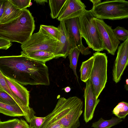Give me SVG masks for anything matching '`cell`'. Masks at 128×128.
Instances as JSON below:
<instances>
[{"label":"cell","mask_w":128,"mask_h":128,"mask_svg":"<svg viewBox=\"0 0 128 128\" xmlns=\"http://www.w3.org/2000/svg\"><path fill=\"white\" fill-rule=\"evenodd\" d=\"M39 31L52 38L59 41L60 31L58 28L53 26L41 25Z\"/></svg>","instance_id":"21"},{"label":"cell","mask_w":128,"mask_h":128,"mask_svg":"<svg viewBox=\"0 0 128 128\" xmlns=\"http://www.w3.org/2000/svg\"><path fill=\"white\" fill-rule=\"evenodd\" d=\"M66 0H49V5L50 10V16L52 18H58Z\"/></svg>","instance_id":"19"},{"label":"cell","mask_w":128,"mask_h":128,"mask_svg":"<svg viewBox=\"0 0 128 128\" xmlns=\"http://www.w3.org/2000/svg\"><path fill=\"white\" fill-rule=\"evenodd\" d=\"M101 38L104 50L114 55L120 42L116 37L111 27L107 24L102 20L94 18Z\"/></svg>","instance_id":"7"},{"label":"cell","mask_w":128,"mask_h":128,"mask_svg":"<svg viewBox=\"0 0 128 128\" xmlns=\"http://www.w3.org/2000/svg\"><path fill=\"white\" fill-rule=\"evenodd\" d=\"M91 10L96 18L101 20L127 18L128 2L125 0H106L93 5Z\"/></svg>","instance_id":"3"},{"label":"cell","mask_w":128,"mask_h":128,"mask_svg":"<svg viewBox=\"0 0 128 128\" xmlns=\"http://www.w3.org/2000/svg\"><path fill=\"white\" fill-rule=\"evenodd\" d=\"M49 128H63V126L60 124L56 122L52 125Z\"/></svg>","instance_id":"32"},{"label":"cell","mask_w":128,"mask_h":128,"mask_svg":"<svg viewBox=\"0 0 128 128\" xmlns=\"http://www.w3.org/2000/svg\"><path fill=\"white\" fill-rule=\"evenodd\" d=\"M36 3L40 4L43 5L45 4V3L48 2V0H35Z\"/></svg>","instance_id":"33"},{"label":"cell","mask_w":128,"mask_h":128,"mask_svg":"<svg viewBox=\"0 0 128 128\" xmlns=\"http://www.w3.org/2000/svg\"><path fill=\"white\" fill-rule=\"evenodd\" d=\"M1 122V121L0 120V122Z\"/></svg>","instance_id":"37"},{"label":"cell","mask_w":128,"mask_h":128,"mask_svg":"<svg viewBox=\"0 0 128 128\" xmlns=\"http://www.w3.org/2000/svg\"><path fill=\"white\" fill-rule=\"evenodd\" d=\"M94 62L90 77L91 81L96 97L98 98L104 88L107 80V56L106 53L96 52L93 54Z\"/></svg>","instance_id":"5"},{"label":"cell","mask_w":128,"mask_h":128,"mask_svg":"<svg viewBox=\"0 0 128 128\" xmlns=\"http://www.w3.org/2000/svg\"><path fill=\"white\" fill-rule=\"evenodd\" d=\"M94 60L93 55L87 60L83 62L82 64L80 70V79L84 82H86L90 78Z\"/></svg>","instance_id":"17"},{"label":"cell","mask_w":128,"mask_h":128,"mask_svg":"<svg viewBox=\"0 0 128 128\" xmlns=\"http://www.w3.org/2000/svg\"><path fill=\"white\" fill-rule=\"evenodd\" d=\"M8 0H0V20L4 11Z\"/></svg>","instance_id":"31"},{"label":"cell","mask_w":128,"mask_h":128,"mask_svg":"<svg viewBox=\"0 0 128 128\" xmlns=\"http://www.w3.org/2000/svg\"><path fill=\"white\" fill-rule=\"evenodd\" d=\"M84 97L85 107L83 116L86 123L93 118L96 108L100 100L97 98L93 85L90 80L86 82Z\"/></svg>","instance_id":"10"},{"label":"cell","mask_w":128,"mask_h":128,"mask_svg":"<svg viewBox=\"0 0 128 128\" xmlns=\"http://www.w3.org/2000/svg\"><path fill=\"white\" fill-rule=\"evenodd\" d=\"M91 10H86L79 18L81 36L90 48L96 52L104 50L102 41Z\"/></svg>","instance_id":"4"},{"label":"cell","mask_w":128,"mask_h":128,"mask_svg":"<svg viewBox=\"0 0 128 128\" xmlns=\"http://www.w3.org/2000/svg\"><path fill=\"white\" fill-rule=\"evenodd\" d=\"M22 10L16 8L10 1L8 0L4 12L0 20V24L8 22L18 17Z\"/></svg>","instance_id":"15"},{"label":"cell","mask_w":128,"mask_h":128,"mask_svg":"<svg viewBox=\"0 0 128 128\" xmlns=\"http://www.w3.org/2000/svg\"><path fill=\"white\" fill-rule=\"evenodd\" d=\"M86 8L80 0H66L57 19L60 21L79 17L86 11Z\"/></svg>","instance_id":"11"},{"label":"cell","mask_w":128,"mask_h":128,"mask_svg":"<svg viewBox=\"0 0 128 128\" xmlns=\"http://www.w3.org/2000/svg\"><path fill=\"white\" fill-rule=\"evenodd\" d=\"M21 54L32 60L45 63L56 57L54 53L42 50L27 53L21 52Z\"/></svg>","instance_id":"16"},{"label":"cell","mask_w":128,"mask_h":128,"mask_svg":"<svg viewBox=\"0 0 128 128\" xmlns=\"http://www.w3.org/2000/svg\"><path fill=\"white\" fill-rule=\"evenodd\" d=\"M0 90L4 91L10 96L20 106H24L17 97L8 88L4 78V76L0 70Z\"/></svg>","instance_id":"23"},{"label":"cell","mask_w":128,"mask_h":128,"mask_svg":"<svg viewBox=\"0 0 128 128\" xmlns=\"http://www.w3.org/2000/svg\"><path fill=\"white\" fill-rule=\"evenodd\" d=\"M80 52L76 47L71 49L69 52L68 56L70 61V67L71 68L78 82V77L77 75L76 69L78 62Z\"/></svg>","instance_id":"20"},{"label":"cell","mask_w":128,"mask_h":128,"mask_svg":"<svg viewBox=\"0 0 128 128\" xmlns=\"http://www.w3.org/2000/svg\"><path fill=\"white\" fill-rule=\"evenodd\" d=\"M0 102L12 105L18 104L13 98L8 94L0 90Z\"/></svg>","instance_id":"25"},{"label":"cell","mask_w":128,"mask_h":128,"mask_svg":"<svg viewBox=\"0 0 128 128\" xmlns=\"http://www.w3.org/2000/svg\"><path fill=\"white\" fill-rule=\"evenodd\" d=\"M0 113L11 116H24L28 123L35 113L33 109L29 106L23 107L18 104L12 105L0 102Z\"/></svg>","instance_id":"13"},{"label":"cell","mask_w":128,"mask_h":128,"mask_svg":"<svg viewBox=\"0 0 128 128\" xmlns=\"http://www.w3.org/2000/svg\"><path fill=\"white\" fill-rule=\"evenodd\" d=\"M83 101L76 96L67 99L60 98L54 110L45 116L40 128H49L52 124L58 123L63 128H77L80 126L79 118L82 112Z\"/></svg>","instance_id":"1"},{"label":"cell","mask_w":128,"mask_h":128,"mask_svg":"<svg viewBox=\"0 0 128 128\" xmlns=\"http://www.w3.org/2000/svg\"><path fill=\"white\" fill-rule=\"evenodd\" d=\"M122 121L118 117H112L110 119L106 120L101 118L97 121L93 122L92 127L94 128H111Z\"/></svg>","instance_id":"18"},{"label":"cell","mask_w":128,"mask_h":128,"mask_svg":"<svg viewBox=\"0 0 128 128\" xmlns=\"http://www.w3.org/2000/svg\"><path fill=\"white\" fill-rule=\"evenodd\" d=\"M128 64V38L118 47L112 73L113 80L116 83L120 80Z\"/></svg>","instance_id":"8"},{"label":"cell","mask_w":128,"mask_h":128,"mask_svg":"<svg viewBox=\"0 0 128 128\" xmlns=\"http://www.w3.org/2000/svg\"><path fill=\"white\" fill-rule=\"evenodd\" d=\"M112 112L118 118L125 119L128 114V104L122 102L118 103L114 108Z\"/></svg>","instance_id":"22"},{"label":"cell","mask_w":128,"mask_h":128,"mask_svg":"<svg viewBox=\"0 0 128 128\" xmlns=\"http://www.w3.org/2000/svg\"><path fill=\"white\" fill-rule=\"evenodd\" d=\"M126 83L127 85L128 84V79H127L126 80Z\"/></svg>","instance_id":"36"},{"label":"cell","mask_w":128,"mask_h":128,"mask_svg":"<svg viewBox=\"0 0 128 128\" xmlns=\"http://www.w3.org/2000/svg\"><path fill=\"white\" fill-rule=\"evenodd\" d=\"M13 128H30L29 125L25 120L21 119Z\"/></svg>","instance_id":"30"},{"label":"cell","mask_w":128,"mask_h":128,"mask_svg":"<svg viewBox=\"0 0 128 128\" xmlns=\"http://www.w3.org/2000/svg\"><path fill=\"white\" fill-rule=\"evenodd\" d=\"M60 44V42L54 39L39 30L32 34L29 39L21 46V52L27 53L37 51H44L54 54Z\"/></svg>","instance_id":"6"},{"label":"cell","mask_w":128,"mask_h":128,"mask_svg":"<svg viewBox=\"0 0 128 128\" xmlns=\"http://www.w3.org/2000/svg\"><path fill=\"white\" fill-rule=\"evenodd\" d=\"M12 44L11 42L0 37V49L7 50L10 47Z\"/></svg>","instance_id":"29"},{"label":"cell","mask_w":128,"mask_h":128,"mask_svg":"<svg viewBox=\"0 0 128 128\" xmlns=\"http://www.w3.org/2000/svg\"><path fill=\"white\" fill-rule=\"evenodd\" d=\"M45 117H38L35 116L30 120L29 123L30 128H40L43 123Z\"/></svg>","instance_id":"26"},{"label":"cell","mask_w":128,"mask_h":128,"mask_svg":"<svg viewBox=\"0 0 128 128\" xmlns=\"http://www.w3.org/2000/svg\"><path fill=\"white\" fill-rule=\"evenodd\" d=\"M4 76L10 90L24 106H29V92L23 86L15 80Z\"/></svg>","instance_id":"14"},{"label":"cell","mask_w":128,"mask_h":128,"mask_svg":"<svg viewBox=\"0 0 128 128\" xmlns=\"http://www.w3.org/2000/svg\"><path fill=\"white\" fill-rule=\"evenodd\" d=\"M66 27L72 42L80 52L86 55L91 53L88 47H85L82 41L79 17L64 20Z\"/></svg>","instance_id":"9"},{"label":"cell","mask_w":128,"mask_h":128,"mask_svg":"<svg viewBox=\"0 0 128 128\" xmlns=\"http://www.w3.org/2000/svg\"><path fill=\"white\" fill-rule=\"evenodd\" d=\"M19 120L17 118L10 120L0 122V128H13L18 122Z\"/></svg>","instance_id":"28"},{"label":"cell","mask_w":128,"mask_h":128,"mask_svg":"<svg viewBox=\"0 0 128 128\" xmlns=\"http://www.w3.org/2000/svg\"><path fill=\"white\" fill-rule=\"evenodd\" d=\"M17 8L22 10L30 6L31 0H9Z\"/></svg>","instance_id":"27"},{"label":"cell","mask_w":128,"mask_h":128,"mask_svg":"<svg viewBox=\"0 0 128 128\" xmlns=\"http://www.w3.org/2000/svg\"><path fill=\"white\" fill-rule=\"evenodd\" d=\"M64 90L66 92L68 93L70 91L71 89L70 87L67 86L64 88Z\"/></svg>","instance_id":"35"},{"label":"cell","mask_w":128,"mask_h":128,"mask_svg":"<svg viewBox=\"0 0 128 128\" xmlns=\"http://www.w3.org/2000/svg\"><path fill=\"white\" fill-rule=\"evenodd\" d=\"M35 28L34 17L29 10L25 9L22 10L17 18L6 23L0 24V37L22 44L29 39Z\"/></svg>","instance_id":"2"},{"label":"cell","mask_w":128,"mask_h":128,"mask_svg":"<svg viewBox=\"0 0 128 128\" xmlns=\"http://www.w3.org/2000/svg\"><path fill=\"white\" fill-rule=\"evenodd\" d=\"M90 1L92 3L93 5H95L101 2L100 0H90Z\"/></svg>","instance_id":"34"},{"label":"cell","mask_w":128,"mask_h":128,"mask_svg":"<svg viewBox=\"0 0 128 128\" xmlns=\"http://www.w3.org/2000/svg\"><path fill=\"white\" fill-rule=\"evenodd\" d=\"M113 31L114 35L119 40L124 42L128 38V30L123 27L118 26Z\"/></svg>","instance_id":"24"},{"label":"cell","mask_w":128,"mask_h":128,"mask_svg":"<svg viewBox=\"0 0 128 128\" xmlns=\"http://www.w3.org/2000/svg\"><path fill=\"white\" fill-rule=\"evenodd\" d=\"M58 28L60 31V44L55 54V58L68 56L70 50L76 47L72 40L65 25L64 20L60 21Z\"/></svg>","instance_id":"12"}]
</instances>
